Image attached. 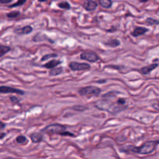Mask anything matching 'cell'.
Instances as JSON below:
<instances>
[{
  "label": "cell",
  "mask_w": 159,
  "mask_h": 159,
  "mask_svg": "<svg viewBox=\"0 0 159 159\" xmlns=\"http://www.w3.org/2000/svg\"><path fill=\"white\" fill-rule=\"evenodd\" d=\"M116 92H110L102 96V99L95 102V107L99 110L106 111L111 114L116 115L127 108L126 99L120 98L114 101L116 98Z\"/></svg>",
  "instance_id": "cell-1"
},
{
  "label": "cell",
  "mask_w": 159,
  "mask_h": 159,
  "mask_svg": "<svg viewBox=\"0 0 159 159\" xmlns=\"http://www.w3.org/2000/svg\"><path fill=\"white\" fill-rule=\"evenodd\" d=\"M158 144H159V141H150L144 143L139 147L135 146H125L120 148V151L126 153H134L140 155H148L155 151Z\"/></svg>",
  "instance_id": "cell-2"
},
{
  "label": "cell",
  "mask_w": 159,
  "mask_h": 159,
  "mask_svg": "<svg viewBox=\"0 0 159 159\" xmlns=\"http://www.w3.org/2000/svg\"><path fill=\"white\" fill-rule=\"evenodd\" d=\"M42 133L47 134H59L61 136H68V137H75V135L71 132L67 131L66 126L59 124H52L47 126L41 130Z\"/></svg>",
  "instance_id": "cell-3"
},
{
  "label": "cell",
  "mask_w": 159,
  "mask_h": 159,
  "mask_svg": "<svg viewBox=\"0 0 159 159\" xmlns=\"http://www.w3.org/2000/svg\"><path fill=\"white\" fill-rule=\"evenodd\" d=\"M101 93V89L99 87L93 86V85H88V86L82 87L79 88V94L82 96H85L86 98L91 97H98Z\"/></svg>",
  "instance_id": "cell-4"
},
{
  "label": "cell",
  "mask_w": 159,
  "mask_h": 159,
  "mask_svg": "<svg viewBox=\"0 0 159 159\" xmlns=\"http://www.w3.org/2000/svg\"><path fill=\"white\" fill-rule=\"evenodd\" d=\"M69 68L71 71H86L91 68V66L86 63H79L76 61H71L69 64Z\"/></svg>",
  "instance_id": "cell-5"
},
{
  "label": "cell",
  "mask_w": 159,
  "mask_h": 159,
  "mask_svg": "<svg viewBox=\"0 0 159 159\" xmlns=\"http://www.w3.org/2000/svg\"><path fill=\"white\" fill-rule=\"evenodd\" d=\"M80 58L82 60H85L89 62H96L99 61V57L95 52H92V51H87V52H83L81 54Z\"/></svg>",
  "instance_id": "cell-6"
},
{
  "label": "cell",
  "mask_w": 159,
  "mask_h": 159,
  "mask_svg": "<svg viewBox=\"0 0 159 159\" xmlns=\"http://www.w3.org/2000/svg\"><path fill=\"white\" fill-rule=\"evenodd\" d=\"M0 93H16L19 95L25 94V92L24 90L19 89V88H13L10 86H0Z\"/></svg>",
  "instance_id": "cell-7"
},
{
  "label": "cell",
  "mask_w": 159,
  "mask_h": 159,
  "mask_svg": "<svg viewBox=\"0 0 159 159\" xmlns=\"http://www.w3.org/2000/svg\"><path fill=\"white\" fill-rule=\"evenodd\" d=\"M98 3L93 0H84L83 7L87 11H93L97 8Z\"/></svg>",
  "instance_id": "cell-8"
},
{
  "label": "cell",
  "mask_w": 159,
  "mask_h": 159,
  "mask_svg": "<svg viewBox=\"0 0 159 159\" xmlns=\"http://www.w3.org/2000/svg\"><path fill=\"white\" fill-rule=\"evenodd\" d=\"M147 32H148V29L145 27H142V26H136L134 29L131 32V35L134 38H138L140 36L145 34Z\"/></svg>",
  "instance_id": "cell-9"
},
{
  "label": "cell",
  "mask_w": 159,
  "mask_h": 159,
  "mask_svg": "<svg viewBox=\"0 0 159 159\" xmlns=\"http://www.w3.org/2000/svg\"><path fill=\"white\" fill-rule=\"evenodd\" d=\"M158 64H152V65H147V66H144V67L141 68V70H140V71H141L142 75H148V74H150L153 70H155L156 68H158Z\"/></svg>",
  "instance_id": "cell-10"
},
{
  "label": "cell",
  "mask_w": 159,
  "mask_h": 159,
  "mask_svg": "<svg viewBox=\"0 0 159 159\" xmlns=\"http://www.w3.org/2000/svg\"><path fill=\"white\" fill-rule=\"evenodd\" d=\"M61 61H58V60H51V61H48L47 63H46L45 65H43V67H44L45 68L51 69L54 67H57L59 65H61Z\"/></svg>",
  "instance_id": "cell-11"
},
{
  "label": "cell",
  "mask_w": 159,
  "mask_h": 159,
  "mask_svg": "<svg viewBox=\"0 0 159 159\" xmlns=\"http://www.w3.org/2000/svg\"><path fill=\"white\" fill-rule=\"evenodd\" d=\"M30 138L33 143H39L43 140V135L41 133H33L30 134Z\"/></svg>",
  "instance_id": "cell-12"
},
{
  "label": "cell",
  "mask_w": 159,
  "mask_h": 159,
  "mask_svg": "<svg viewBox=\"0 0 159 159\" xmlns=\"http://www.w3.org/2000/svg\"><path fill=\"white\" fill-rule=\"evenodd\" d=\"M32 31H33V28H32L30 26H26L21 28V29H17L16 32H17L19 34H24V35H26V34H29Z\"/></svg>",
  "instance_id": "cell-13"
},
{
  "label": "cell",
  "mask_w": 159,
  "mask_h": 159,
  "mask_svg": "<svg viewBox=\"0 0 159 159\" xmlns=\"http://www.w3.org/2000/svg\"><path fill=\"white\" fill-rule=\"evenodd\" d=\"M99 4L104 9H110L113 6L112 0H98Z\"/></svg>",
  "instance_id": "cell-14"
},
{
  "label": "cell",
  "mask_w": 159,
  "mask_h": 159,
  "mask_svg": "<svg viewBox=\"0 0 159 159\" xmlns=\"http://www.w3.org/2000/svg\"><path fill=\"white\" fill-rule=\"evenodd\" d=\"M63 72V68L62 67H54L53 68H51L50 71L49 75L51 76H57V75H60Z\"/></svg>",
  "instance_id": "cell-15"
},
{
  "label": "cell",
  "mask_w": 159,
  "mask_h": 159,
  "mask_svg": "<svg viewBox=\"0 0 159 159\" xmlns=\"http://www.w3.org/2000/svg\"><path fill=\"white\" fill-rule=\"evenodd\" d=\"M105 45L109 46V47H118V46L120 45V42L116 39L110 40L108 41L105 42Z\"/></svg>",
  "instance_id": "cell-16"
},
{
  "label": "cell",
  "mask_w": 159,
  "mask_h": 159,
  "mask_svg": "<svg viewBox=\"0 0 159 159\" xmlns=\"http://www.w3.org/2000/svg\"><path fill=\"white\" fill-rule=\"evenodd\" d=\"M10 51H11V47H9V46L0 45V57L4 56L6 54H7Z\"/></svg>",
  "instance_id": "cell-17"
},
{
  "label": "cell",
  "mask_w": 159,
  "mask_h": 159,
  "mask_svg": "<svg viewBox=\"0 0 159 159\" xmlns=\"http://www.w3.org/2000/svg\"><path fill=\"white\" fill-rule=\"evenodd\" d=\"M57 6H58L59 8L63 9V10H69L71 9V6H70V4H69L68 2H65H65H59L58 4H57Z\"/></svg>",
  "instance_id": "cell-18"
},
{
  "label": "cell",
  "mask_w": 159,
  "mask_h": 159,
  "mask_svg": "<svg viewBox=\"0 0 159 159\" xmlns=\"http://www.w3.org/2000/svg\"><path fill=\"white\" fill-rule=\"evenodd\" d=\"M146 24H147L148 25H158L159 24V21L157 20H155L153 18H147V20H146Z\"/></svg>",
  "instance_id": "cell-19"
},
{
  "label": "cell",
  "mask_w": 159,
  "mask_h": 159,
  "mask_svg": "<svg viewBox=\"0 0 159 159\" xmlns=\"http://www.w3.org/2000/svg\"><path fill=\"white\" fill-rule=\"evenodd\" d=\"M20 15V13L19 11H13V12H10L6 14L7 17L9 18H16Z\"/></svg>",
  "instance_id": "cell-20"
},
{
  "label": "cell",
  "mask_w": 159,
  "mask_h": 159,
  "mask_svg": "<svg viewBox=\"0 0 159 159\" xmlns=\"http://www.w3.org/2000/svg\"><path fill=\"white\" fill-rule=\"evenodd\" d=\"M57 57V54L55 53L50 54H46L44 55L43 57H42L41 61H46V60H48V59L51 58V57Z\"/></svg>",
  "instance_id": "cell-21"
},
{
  "label": "cell",
  "mask_w": 159,
  "mask_h": 159,
  "mask_svg": "<svg viewBox=\"0 0 159 159\" xmlns=\"http://www.w3.org/2000/svg\"><path fill=\"white\" fill-rule=\"evenodd\" d=\"M26 2V0H18L16 3H14V4H13V5H10L9 7L13 8V7H16V6H22V5H24Z\"/></svg>",
  "instance_id": "cell-22"
},
{
  "label": "cell",
  "mask_w": 159,
  "mask_h": 159,
  "mask_svg": "<svg viewBox=\"0 0 159 159\" xmlns=\"http://www.w3.org/2000/svg\"><path fill=\"white\" fill-rule=\"evenodd\" d=\"M16 142L19 144H24L26 141V138L25 136L23 135H20L18 136L17 138H16Z\"/></svg>",
  "instance_id": "cell-23"
},
{
  "label": "cell",
  "mask_w": 159,
  "mask_h": 159,
  "mask_svg": "<svg viewBox=\"0 0 159 159\" xmlns=\"http://www.w3.org/2000/svg\"><path fill=\"white\" fill-rule=\"evenodd\" d=\"M85 109H87L85 106H73V110H76V111H84L85 110Z\"/></svg>",
  "instance_id": "cell-24"
},
{
  "label": "cell",
  "mask_w": 159,
  "mask_h": 159,
  "mask_svg": "<svg viewBox=\"0 0 159 159\" xmlns=\"http://www.w3.org/2000/svg\"><path fill=\"white\" fill-rule=\"evenodd\" d=\"M10 100L12 101V102L13 103H14V104L19 103V102H20V99H18L17 97L13 96H10Z\"/></svg>",
  "instance_id": "cell-25"
},
{
  "label": "cell",
  "mask_w": 159,
  "mask_h": 159,
  "mask_svg": "<svg viewBox=\"0 0 159 159\" xmlns=\"http://www.w3.org/2000/svg\"><path fill=\"white\" fill-rule=\"evenodd\" d=\"M13 0H0V4H9Z\"/></svg>",
  "instance_id": "cell-26"
},
{
  "label": "cell",
  "mask_w": 159,
  "mask_h": 159,
  "mask_svg": "<svg viewBox=\"0 0 159 159\" xmlns=\"http://www.w3.org/2000/svg\"><path fill=\"white\" fill-rule=\"evenodd\" d=\"M6 124H4L3 122L0 121V130H2V129H4L6 127Z\"/></svg>",
  "instance_id": "cell-27"
},
{
  "label": "cell",
  "mask_w": 159,
  "mask_h": 159,
  "mask_svg": "<svg viewBox=\"0 0 159 159\" xmlns=\"http://www.w3.org/2000/svg\"><path fill=\"white\" fill-rule=\"evenodd\" d=\"M6 136V134L5 133H0V139H2Z\"/></svg>",
  "instance_id": "cell-28"
},
{
  "label": "cell",
  "mask_w": 159,
  "mask_h": 159,
  "mask_svg": "<svg viewBox=\"0 0 159 159\" xmlns=\"http://www.w3.org/2000/svg\"><path fill=\"white\" fill-rule=\"evenodd\" d=\"M154 107L159 111V103L158 105H154Z\"/></svg>",
  "instance_id": "cell-29"
},
{
  "label": "cell",
  "mask_w": 159,
  "mask_h": 159,
  "mask_svg": "<svg viewBox=\"0 0 159 159\" xmlns=\"http://www.w3.org/2000/svg\"><path fill=\"white\" fill-rule=\"evenodd\" d=\"M139 1L141 2H147L148 0H139Z\"/></svg>",
  "instance_id": "cell-30"
},
{
  "label": "cell",
  "mask_w": 159,
  "mask_h": 159,
  "mask_svg": "<svg viewBox=\"0 0 159 159\" xmlns=\"http://www.w3.org/2000/svg\"><path fill=\"white\" fill-rule=\"evenodd\" d=\"M106 80H101V81H98V82H106Z\"/></svg>",
  "instance_id": "cell-31"
},
{
  "label": "cell",
  "mask_w": 159,
  "mask_h": 159,
  "mask_svg": "<svg viewBox=\"0 0 159 159\" xmlns=\"http://www.w3.org/2000/svg\"><path fill=\"white\" fill-rule=\"evenodd\" d=\"M40 2H47V0H38Z\"/></svg>",
  "instance_id": "cell-32"
}]
</instances>
